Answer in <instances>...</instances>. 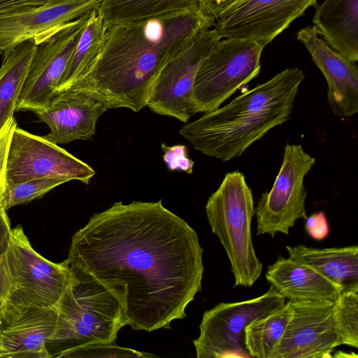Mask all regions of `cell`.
<instances>
[{
  "label": "cell",
  "mask_w": 358,
  "mask_h": 358,
  "mask_svg": "<svg viewBox=\"0 0 358 358\" xmlns=\"http://www.w3.org/2000/svg\"><path fill=\"white\" fill-rule=\"evenodd\" d=\"M203 248L196 232L157 202H115L94 214L71 240V269L119 301L134 330L170 329L201 289Z\"/></svg>",
  "instance_id": "6da1fadb"
},
{
  "label": "cell",
  "mask_w": 358,
  "mask_h": 358,
  "mask_svg": "<svg viewBox=\"0 0 358 358\" xmlns=\"http://www.w3.org/2000/svg\"><path fill=\"white\" fill-rule=\"evenodd\" d=\"M216 19L202 10L168 13L106 28L99 55L67 88L87 91L108 109L138 112L147 106L164 64Z\"/></svg>",
  "instance_id": "7a4b0ae2"
},
{
  "label": "cell",
  "mask_w": 358,
  "mask_h": 358,
  "mask_svg": "<svg viewBox=\"0 0 358 358\" xmlns=\"http://www.w3.org/2000/svg\"><path fill=\"white\" fill-rule=\"evenodd\" d=\"M304 78L301 69H286L229 103L187 123L179 133L205 155L224 162L236 158L289 118Z\"/></svg>",
  "instance_id": "3957f363"
},
{
  "label": "cell",
  "mask_w": 358,
  "mask_h": 358,
  "mask_svg": "<svg viewBox=\"0 0 358 358\" xmlns=\"http://www.w3.org/2000/svg\"><path fill=\"white\" fill-rule=\"evenodd\" d=\"M70 281L55 306V332L49 343L59 350L52 357L76 349L115 344L127 322L116 297L91 275L71 269Z\"/></svg>",
  "instance_id": "277c9868"
},
{
  "label": "cell",
  "mask_w": 358,
  "mask_h": 358,
  "mask_svg": "<svg viewBox=\"0 0 358 358\" xmlns=\"http://www.w3.org/2000/svg\"><path fill=\"white\" fill-rule=\"evenodd\" d=\"M206 213L213 233L226 251L234 286L252 287L259 278L263 265L255 253L251 234L253 195L241 172L226 173L209 196Z\"/></svg>",
  "instance_id": "5b68a950"
},
{
  "label": "cell",
  "mask_w": 358,
  "mask_h": 358,
  "mask_svg": "<svg viewBox=\"0 0 358 358\" xmlns=\"http://www.w3.org/2000/svg\"><path fill=\"white\" fill-rule=\"evenodd\" d=\"M7 271L8 290L0 306L1 322L31 306L55 307L72 274L67 259L54 263L36 252L20 225L12 229Z\"/></svg>",
  "instance_id": "8992f818"
},
{
  "label": "cell",
  "mask_w": 358,
  "mask_h": 358,
  "mask_svg": "<svg viewBox=\"0 0 358 358\" xmlns=\"http://www.w3.org/2000/svg\"><path fill=\"white\" fill-rule=\"evenodd\" d=\"M264 46L248 40L220 39L199 68L194 82L195 113L213 111L258 76Z\"/></svg>",
  "instance_id": "52a82bcc"
},
{
  "label": "cell",
  "mask_w": 358,
  "mask_h": 358,
  "mask_svg": "<svg viewBox=\"0 0 358 358\" xmlns=\"http://www.w3.org/2000/svg\"><path fill=\"white\" fill-rule=\"evenodd\" d=\"M285 303V299L270 286L260 296L220 303L206 311L199 325L200 334L193 341L196 357H250L244 345L245 327Z\"/></svg>",
  "instance_id": "ba28073f"
},
{
  "label": "cell",
  "mask_w": 358,
  "mask_h": 358,
  "mask_svg": "<svg viewBox=\"0 0 358 358\" xmlns=\"http://www.w3.org/2000/svg\"><path fill=\"white\" fill-rule=\"evenodd\" d=\"M315 164V159L301 145L287 143L281 167L271 189L262 194L255 207L257 235H289V229L297 220L307 217V191L303 180Z\"/></svg>",
  "instance_id": "9c48e42d"
},
{
  "label": "cell",
  "mask_w": 358,
  "mask_h": 358,
  "mask_svg": "<svg viewBox=\"0 0 358 358\" xmlns=\"http://www.w3.org/2000/svg\"><path fill=\"white\" fill-rule=\"evenodd\" d=\"M220 39L213 27L204 29L169 59L155 81L146 106L157 114L187 122L196 114L192 100L196 74Z\"/></svg>",
  "instance_id": "30bf717a"
},
{
  "label": "cell",
  "mask_w": 358,
  "mask_h": 358,
  "mask_svg": "<svg viewBox=\"0 0 358 358\" xmlns=\"http://www.w3.org/2000/svg\"><path fill=\"white\" fill-rule=\"evenodd\" d=\"M94 170L58 145L32 134L17 125L7 152L5 185L41 178L79 180L88 185Z\"/></svg>",
  "instance_id": "8fae6325"
},
{
  "label": "cell",
  "mask_w": 358,
  "mask_h": 358,
  "mask_svg": "<svg viewBox=\"0 0 358 358\" xmlns=\"http://www.w3.org/2000/svg\"><path fill=\"white\" fill-rule=\"evenodd\" d=\"M90 14L70 22L38 45L15 111L34 112L48 106Z\"/></svg>",
  "instance_id": "7c38bea8"
},
{
  "label": "cell",
  "mask_w": 358,
  "mask_h": 358,
  "mask_svg": "<svg viewBox=\"0 0 358 358\" xmlns=\"http://www.w3.org/2000/svg\"><path fill=\"white\" fill-rule=\"evenodd\" d=\"M317 1L247 0L220 15L213 29L221 39L248 40L265 47Z\"/></svg>",
  "instance_id": "4fadbf2b"
},
{
  "label": "cell",
  "mask_w": 358,
  "mask_h": 358,
  "mask_svg": "<svg viewBox=\"0 0 358 358\" xmlns=\"http://www.w3.org/2000/svg\"><path fill=\"white\" fill-rule=\"evenodd\" d=\"M291 317L273 358L331 357L340 345L334 302L288 300Z\"/></svg>",
  "instance_id": "5bb4252c"
},
{
  "label": "cell",
  "mask_w": 358,
  "mask_h": 358,
  "mask_svg": "<svg viewBox=\"0 0 358 358\" xmlns=\"http://www.w3.org/2000/svg\"><path fill=\"white\" fill-rule=\"evenodd\" d=\"M101 0H52L38 7L0 16V53L20 43H43L70 22L99 8Z\"/></svg>",
  "instance_id": "9a60e30c"
},
{
  "label": "cell",
  "mask_w": 358,
  "mask_h": 358,
  "mask_svg": "<svg viewBox=\"0 0 358 358\" xmlns=\"http://www.w3.org/2000/svg\"><path fill=\"white\" fill-rule=\"evenodd\" d=\"M107 110L106 104L92 94L67 88L57 91L46 108L34 113L50 128L43 137L57 145L92 139L97 121Z\"/></svg>",
  "instance_id": "2e32d148"
},
{
  "label": "cell",
  "mask_w": 358,
  "mask_h": 358,
  "mask_svg": "<svg viewBox=\"0 0 358 358\" xmlns=\"http://www.w3.org/2000/svg\"><path fill=\"white\" fill-rule=\"evenodd\" d=\"M296 38L324 75L328 85L327 100L333 113L350 117L358 112V68L354 62L331 48L316 28L301 29Z\"/></svg>",
  "instance_id": "e0dca14e"
},
{
  "label": "cell",
  "mask_w": 358,
  "mask_h": 358,
  "mask_svg": "<svg viewBox=\"0 0 358 358\" xmlns=\"http://www.w3.org/2000/svg\"><path fill=\"white\" fill-rule=\"evenodd\" d=\"M55 307L31 306L0 327V357L47 358V350L57 324Z\"/></svg>",
  "instance_id": "ac0fdd59"
},
{
  "label": "cell",
  "mask_w": 358,
  "mask_h": 358,
  "mask_svg": "<svg viewBox=\"0 0 358 358\" xmlns=\"http://www.w3.org/2000/svg\"><path fill=\"white\" fill-rule=\"evenodd\" d=\"M265 277L288 300L334 302L342 292L340 287L315 270L281 255L268 266Z\"/></svg>",
  "instance_id": "d6986e66"
},
{
  "label": "cell",
  "mask_w": 358,
  "mask_h": 358,
  "mask_svg": "<svg viewBox=\"0 0 358 358\" xmlns=\"http://www.w3.org/2000/svg\"><path fill=\"white\" fill-rule=\"evenodd\" d=\"M313 26L326 43L358 61V0H323L315 6Z\"/></svg>",
  "instance_id": "ffe728a7"
},
{
  "label": "cell",
  "mask_w": 358,
  "mask_h": 358,
  "mask_svg": "<svg viewBox=\"0 0 358 358\" xmlns=\"http://www.w3.org/2000/svg\"><path fill=\"white\" fill-rule=\"evenodd\" d=\"M289 257L315 270L343 291L358 290V246L315 248L286 247Z\"/></svg>",
  "instance_id": "44dd1931"
},
{
  "label": "cell",
  "mask_w": 358,
  "mask_h": 358,
  "mask_svg": "<svg viewBox=\"0 0 358 358\" xmlns=\"http://www.w3.org/2000/svg\"><path fill=\"white\" fill-rule=\"evenodd\" d=\"M38 45L32 39L4 51L0 66V129L13 117L17 103Z\"/></svg>",
  "instance_id": "7402d4cb"
},
{
  "label": "cell",
  "mask_w": 358,
  "mask_h": 358,
  "mask_svg": "<svg viewBox=\"0 0 358 358\" xmlns=\"http://www.w3.org/2000/svg\"><path fill=\"white\" fill-rule=\"evenodd\" d=\"M201 10V0H101L99 12L106 28L173 12Z\"/></svg>",
  "instance_id": "603a6c76"
},
{
  "label": "cell",
  "mask_w": 358,
  "mask_h": 358,
  "mask_svg": "<svg viewBox=\"0 0 358 358\" xmlns=\"http://www.w3.org/2000/svg\"><path fill=\"white\" fill-rule=\"evenodd\" d=\"M105 31L98 8L89 15L56 92L66 88L86 73L100 52Z\"/></svg>",
  "instance_id": "cb8c5ba5"
},
{
  "label": "cell",
  "mask_w": 358,
  "mask_h": 358,
  "mask_svg": "<svg viewBox=\"0 0 358 358\" xmlns=\"http://www.w3.org/2000/svg\"><path fill=\"white\" fill-rule=\"evenodd\" d=\"M288 301L251 322L244 330V345L250 357L273 358L291 317Z\"/></svg>",
  "instance_id": "d4e9b609"
},
{
  "label": "cell",
  "mask_w": 358,
  "mask_h": 358,
  "mask_svg": "<svg viewBox=\"0 0 358 358\" xmlns=\"http://www.w3.org/2000/svg\"><path fill=\"white\" fill-rule=\"evenodd\" d=\"M334 317L340 344L358 348V290L340 294L334 302Z\"/></svg>",
  "instance_id": "484cf974"
},
{
  "label": "cell",
  "mask_w": 358,
  "mask_h": 358,
  "mask_svg": "<svg viewBox=\"0 0 358 358\" xmlns=\"http://www.w3.org/2000/svg\"><path fill=\"white\" fill-rule=\"evenodd\" d=\"M67 182L66 180L59 178H41L5 185L0 206L7 210L15 206L29 203L41 197L50 190Z\"/></svg>",
  "instance_id": "4316f807"
},
{
  "label": "cell",
  "mask_w": 358,
  "mask_h": 358,
  "mask_svg": "<svg viewBox=\"0 0 358 358\" xmlns=\"http://www.w3.org/2000/svg\"><path fill=\"white\" fill-rule=\"evenodd\" d=\"M59 357H150L155 355L141 352L133 349L113 345H100L76 349L58 356Z\"/></svg>",
  "instance_id": "83f0119b"
},
{
  "label": "cell",
  "mask_w": 358,
  "mask_h": 358,
  "mask_svg": "<svg viewBox=\"0 0 358 358\" xmlns=\"http://www.w3.org/2000/svg\"><path fill=\"white\" fill-rule=\"evenodd\" d=\"M12 229L6 210L0 206V306L5 300L8 290L7 254Z\"/></svg>",
  "instance_id": "f1b7e54d"
},
{
  "label": "cell",
  "mask_w": 358,
  "mask_h": 358,
  "mask_svg": "<svg viewBox=\"0 0 358 358\" xmlns=\"http://www.w3.org/2000/svg\"><path fill=\"white\" fill-rule=\"evenodd\" d=\"M164 152L163 159L168 169L171 171L193 172L194 162L189 157L187 148L184 145L168 146L162 144Z\"/></svg>",
  "instance_id": "f546056e"
},
{
  "label": "cell",
  "mask_w": 358,
  "mask_h": 358,
  "mask_svg": "<svg viewBox=\"0 0 358 358\" xmlns=\"http://www.w3.org/2000/svg\"><path fill=\"white\" fill-rule=\"evenodd\" d=\"M17 126L14 117H10L0 129V202L5 189V171L8 149L13 129Z\"/></svg>",
  "instance_id": "4dcf8cb0"
},
{
  "label": "cell",
  "mask_w": 358,
  "mask_h": 358,
  "mask_svg": "<svg viewBox=\"0 0 358 358\" xmlns=\"http://www.w3.org/2000/svg\"><path fill=\"white\" fill-rule=\"evenodd\" d=\"M305 229L308 234L314 240L321 241L329 234V227L325 213L320 211L305 219Z\"/></svg>",
  "instance_id": "1f68e13d"
},
{
  "label": "cell",
  "mask_w": 358,
  "mask_h": 358,
  "mask_svg": "<svg viewBox=\"0 0 358 358\" xmlns=\"http://www.w3.org/2000/svg\"><path fill=\"white\" fill-rule=\"evenodd\" d=\"M52 0H0V16L44 5Z\"/></svg>",
  "instance_id": "d6a6232c"
},
{
  "label": "cell",
  "mask_w": 358,
  "mask_h": 358,
  "mask_svg": "<svg viewBox=\"0 0 358 358\" xmlns=\"http://www.w3.org/2000/svg\"><path fill=\"white\" fill-rule=\"evenodd\" d=\"M238 0H201L203 12L217 19Z\"/></svg>",
  "instance_id": "836d02e7"
},
{
  "label": "cell",
  "mask_w": 358,
  "mask_h": 358,
  "mask_svg": "<svg viewBox=\"0 0 358 358\" xmlns=\"http://www.w3.org/2000/svg\"><path fill=\"white\" fill-rule=\"evenodd\" d=\"M332 357H357V355L352 353H350L349 355L345 352H338L335 353L334 355H332Z\"/></svg>",
  "instance_id": "e575fe53"
},
{
  "label": "cell",
  "mask_w": 358,
  "mask_h": 358,
  "mask_svg": "<svg viewBox=\"0 0 358 358\" xmlns=\"http://www.w3.org/2000/svg\"><path fill=\"white\" fill-rule=\"evenodd\" d=\"M245 1L247 0H238L237 1H236L232 6H231L230 7H229L224 13H222V14L224 13H227V12H229L230 10H231L232 9H234V8L238 6L239 5H241V3H243V2H245ZM221 14V15H222Z\"/></svg>",
  "instance_id": "d590c367"
},
{
  "label": "cell",
  "mask_w": 358,
  "mask_h": 358,
  "mask_svg": "<svg viewBox=\"0 0 358 358\" xmlns=\"http://www.w3.org/2000/svg\"><path fill=\"white\" fill-rule=\"evenodd\" d=\"M1 321L0 320V327H1ZM0 344H1V341H0Z\"/></svg>",
  "instance_id": "8d00e7d4"
}]
</instances>
